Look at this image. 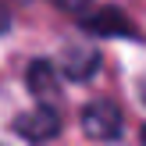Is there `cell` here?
I'll list each match as a JSON object with an SVG mask.
<instances>
[{
	"mask_svg": "<svg viewBox=\"0 0 146 146\" xmlns=\"http://www.w3.org/2000/svg\"><path fill=\"white\" fill-rule=\"evenodd\" d=\"M82 132L96 143H114L125 132V118H121L114 100H89L82 107Z\"/></svg>",
	"mask_w": 146,
	"mask_h": 146,
	"instance_id": "obj_1",
	"label": "cell"
},
{
	"mask_svg": "<svg viewBox=\"0 0 146 146\" xmlns=\"http://www.w3.org/2000/svg\"><path fill=\"white\" fill-rule=\"evenodd\" d=\"M14 132L21 135V139H29V143H46V139H54L57 132H61V114L54 111V107H36V111H25V114H18L14 118Z\"/></svg>",
	"mask_w": 146,
	"mask_h": 146,
	"instance_id": "obj_2",
	"label": "cell"
},
{
	"mask_svg": "<svg viewBox=\"0 0 146 146\" xmlns=\"http://www.w3.org/2000/svg\"><path fill=\"white\" fill-rule=\"evenodd\" d=\"M25 78H29V93H36V96H54L57 93V82H54L57 71H54V64L43 61V57H36V61L29 64Z\"/></svg>",
	"mask_w": 146,
	"mask_h": 146,
	"instance_id": "obj_5",
	"label": "cell"
},
{
	"mask_svg": "<svg viewBox=\"0 0 146 146\" xmlns=\"http://www.w3.org/2000/svg\"><path fill=\"white\" fill-rule=\"evenodd\" d=\"M100 61H104V57L93 46H68L64 57H61V71L71 82H86V78H93L100 71Z\"/></svg>",
	"mask_w": 146,
	"mask_h": 146,
	"instance_id": "obj_3",
	"label": "cell"
},
{
	"mask_svg": "<svg viewBox=\"0 0 146 146\" xmlns=\"http://www.w3.org/2000/svg\"><path fill=\"white\" fill-rule=\"evenodd\" d=\"M54 7H61L64 14H75L78 21H86L96 7H93V0H54Z\"/></svg>",
	"mask_w": 146,
	"mask_h": 146,
	"instance_id": "obj_6",
	"label": "cell"
},
{
	"mask_svg": "<svg viewBox=\"0 0 146 146\" xmlns=\"http://www.w3.org/2000/svg\"><path fill=\"white\" fill-rule=\"evenodd\" d=\"M139 135H143V146H146V125H143V128H139Z\"/></svg>",
	"mask_w": 146,
	"mask_h": 146,
	"instance_id": "obj_9",
	"label": "cell"
},
{
	"mask_svg": "<svg viewBox=\"0 0 146 146\" xmlns=\"http://www.w3.org/2000/svg\"><path fill=\"white\" fill-rule=\"evenodd\" d=\"M139 96H143V104H146V75L139 78Z\"/></svg>",
	"mask_w": 146,
	"mask_h": 146,
	"instance_id": "obj_8",
	"label": "cell"
},
{
	"mask_svg": "<svg viewBox=\"0 0 146 146\" xmlns=\"http://www.w3.org/2000/svg\"><path fill=\"white\" fill-rule=\"evenodd\" d=\"M82 25L89 29V32H100V36H135L132 21H128L125 11H118V7H96Z\"/></svg>",
	"mask_w": 146,
	"mask_h": 146,
	"instance_id": "obj_4",
	"label": "cell"
},
{
	"mask_svg": "<svg viewBox=\"0 0 146 146\" xmlns=\"http://www.w3.org/2000/svg\"><path fill=\"white\" fill-rule=\"evenodd\" d=\"M11 29V11L4 7V0H0V32H7Z\"/></svg>",
	"mask_w": 146,
	"mask_h": 146,
	"instance_id": "obj_7",
	"label": "cell"
}]
</instances>
